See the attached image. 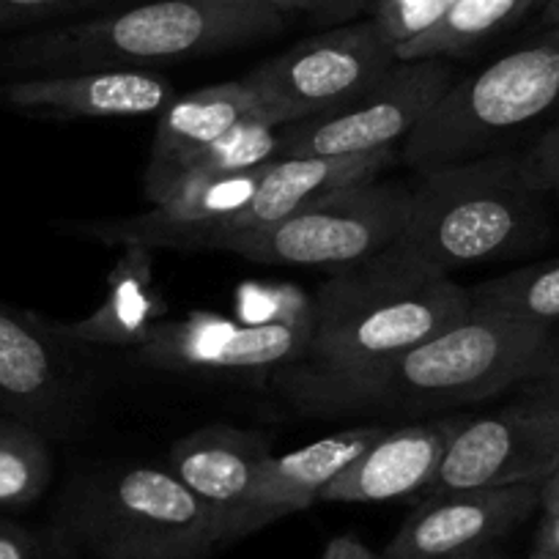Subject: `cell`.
Here are the masks:
<instances>
[{
	"label": "cell",
	"instance_id": "1",
	"mask_svg": "<svg viewBox=\"0 0 559 559\" xmlns=\"http://www.w3.org/2000/svg\"><path fill=\"white\" fill-rule=\"evenodd\" d=\"M551 330L510 316L469 310L419 346L354 370L288 365L274 384L308 417H419L488 401L535 381Z\"/></svg>",
	"mask_w": 559,
	"mask_h": 559
},
{
	"label": "cell",
	"instance_id": "2",
	"mask_svg": "<svg viewBox=\"0 0 559 559\" xmlns=\"http://www.w3.org/2000/svg\"><path fill=\"white\" fill-rule=\"evenodd\" d=\"M286 25L269 0H146L0 45V78L152 69L266 41Z\"/></svg>",
	"mask_w": 559,
	"mask_h": 559
},
{
	"label": "cell",
	"instance_id": "3",
	"mask_svg": "<svg viewBox=\"0 0 559 559\" xmlns=\"http://www.w3.org/2000/svg\"><path fill=\"white\" fill-rule=\"evenodd\" d=\"M543 192L526 181L521 152H493L419 176L403 234L390 247L431 272L524 255L551 239Z\"/></svg>",
	"mask_w": 559,
	"mask_h": 559
},
{
	"label": "cell",
	"instance_id": "4",
	"mask_svg": "<svg viewBox=\"0 0 559 559\" xmlns=\"http://www.w3.org/2000/svg\"><path fill=\"white\" fill-rule=\"evenodd\" d=\"M469 310V292L450 274L386 250L337 269L310 299V343L297 365L365 368L450 330Z\"/></svg>",
	"mask_w": 559,
	"mask_h": 559
},
{
	"label": "cell",
	"instance_id": "5",
	"mask_svg": "<svg viewBox=\"0 0 559 559\" xmlns=\"http://www.w3.org/2000/svg\"><path fill=\"white\" fill-rule=\"evenodd\" d=\"M52 532L83 559H212L223 548L203 504L157 464L80 472L58 502Z\"/></svg>",
	"mask_w": 559,
	"mask_h": 559
},
{
	"label": "cell",
	"instance_id": "6",
	"mask_svg": "<svg viewBox=\"0 0 559 559\" xmlns=\"http://www.w3.org/2000/svg\"><path fill=\"white\" fill-rule=\"evenodd\" d=\"M559 121V28L455 80L403 140V163L419 176L499 152L532 127Z\"/></svg>",
	"mask_w": 559,
	"mask_h": 559
},
{
	"label": "cell",
	"instance_id": "7",
	"mask_svg": "<svg viewBox=\"0 0 559 559\" xmlns=\"http://www.w3.org/2000/svg\"><path fill=\"white\" fill-rule=\"evenodd\" d=\"M412 190L359 181L266 228L230 236L219 250L255 263L346 269L390 250L403 234Z\"/></svg>",
	"mask_w": 559,
	"mask_h": 559
},
{
	"label": "cell",
	"instance_id": "8",
	"mask_svg": "<svg viewBox=\"0 0 559 559\" xmlns=\"http://www.w3.org/2000/svg\"><path fill=\"white\" fill-rule=\"evenodd\" d=\"M397 63V45L373 17L288 47L245 74L288 123L335 110L379 83Z\"/></svg>",
	"mask_w": 559,
	"mask_h": 559
},
{
	"label": "cell",
	"instance_id": "9",
	"mask_svg": "<svg viewBox=\"0 0 559 559\" xmlns=\"http://www.w3.org/2000/svg\"><path fill=\"white\" fill-rule=\"evenodd\" d=\"M453 83V61H397L357 99L286 123L280 157H352L395 148Z\"/></svg>",
	"mask_w": 559,
	"mask_h": 559
},
{
	"label": "cell",
	"instance_id": "10",
	"mask_svg": "<svg viewBox=\"0 0 559 559\" xmlns=\"http://www.w3.org/2000/svg\"><path fill=\"white\" fill-rule=\"evenodd\" d=\"M493 412L466 414L428 493L543 483L559 466V392L540 384Z\"/></svg>",
	"mask_w": 559,
	"mask_h": 559
},
{
	"label": "cell",
	"instance_id": "11",
	"mask_svg": "<svg viewBox=\"0 0 559 559\" xmlns=\"http://www.w3.org/2000/svg\"><path fill=\"white\" fill-rule=\"evenodd\" d=\"M310 343V302L277 319L241 321L217 313L154 321L134 348L140 362L185 376L277 373L302 362Z\"/></svg>",
	"mask_w": 559,
	"mask_h": 559
},
{
	"label": "cell",
	"instance_id": "12",
	"mask_svg": "<svg viewBox=\"0 0 559 559\" xmlns=\"http://www.w3.org/2000/svg\"><path fill=\"white\" fill-rule=\"evenodd\" d=\"M78 348L52 321L0 302V412L47 439L69 437L88 392Z\"/></svg>",
	"mask_w": 559,
	"mask_h": 559
},
{
	"label": "cell",
	"instance_id": "13",
	"mask_svg": "<svg viewBox=\"0 0 559 559\" xmlns=\"http://www.w3.org/2000/svg\"><path fill=\"white\" fill-rule=\"evenodd\" d=\"M543 483L426 493L379 559H423L499 546L540 510Z\"/></svg>",
	"mask_w": 559,
	"mask_h": 559
},
{
	"label": "cell",
	"instance_id": "14",
	"mask_svg": "<svg viewBox=\"0 0 559 559\" xmlns=\"http://www.w3.org/2000/svg\"><path fill=\"white\" fill-rule=\"evenodd\" d=\"M272 439L236 426H206L176 439L168 469L203 504L223 546L247 537V513L263 464L272 459Z\"/></svg>",
	"mask_w": 559,
	"mask_h": 559
},
{
	"label": "cell",
	"instance_id": "15",
	"mask_svg": "<svg viewBox=\"0 0 559 559\" xmlns=\"http://www.w3.org/2000/svg\"><path fill=\"white\" fill-rule=\"evenodd\" d=\"M174 99V83L152 69H94L0 80V110L47 121L154 116Z\"/></svg>",
	"mask_w": 559,
	"mask_h": 559
},
{
	"label": "cell",
	"instance_id": "16",
	"mask_svg": "<svg viewBox=\"0 0 559 559\" xmlns=\"http://www.w3.org/2000/svg\"><path fill=\"white\" fill-rule=\"evenodd\" d=\"M464 423V412H448L408 426H390L321 491L319 502L384 504L428 493Z\"/></svg>",
	"mask_w": 559,
	"mask_h": 559
},
{
	"label": "cell",
	"instance_id": "17",
	"mask_svg": "<svg viewBox=\"0 0 559 559\" xmlns=\"http://www.w3.org/2000/svg\"><path fill=\"white\" fill-rule=\"evenodd\" d=\"M255 116H269L277 123L288 118L269 105L245 78L228 83L209 85L187 96H176L159 112L157 132H154L152 157L146 165V195L159 203L176 187L187 165L214 143L239 127L241 121Z\"/></svg>",
	"mask_w": 559,
	"mask_h": 559
},
{
	"label": "cell",
	"instance_id": "18",
	"mask_svg": "<svg viewBox=\"0 0 559 559\" xmlns=\"http://www.w3.org/2000/svg\"><path fill=\"white\" fill-rule=\"evenodd\" d=\"M392 163H395V148H384V152L373 154H352V157L272 159L263 170L261 185H258L250 203L219 225L212 250H219L230 236L266 228V225L292 217L294 212L330 195V192L359 185V181H376Z\"/></svg>",
	"mask_w": 559,
	"mask_h": 559
},
{
	"label": "cell",
	"instance_id": "19",
	"mask_svg": "<svg viewBox=\"0 0 559 559\" xmlns=\"http://www.w3.org/2000/svg\"><path fill=\"white\" fill-rule=\"evenodd\" d=\"M386 428L390 426H381V423L343 428V431L330 433V437L292 450L286 455H272L263 464L255 491H252L247 535L286 519V515L302 513L310 504L319 502L321 491L352 461H357Z\"/></svg>",
	"mask_w": 559,
	"mask_h": 559
},
{
	"label": "cell",
	"instance_id": "20",
	"mask_svg": "<svg viewBox=\"0 0 559 559\" xmlns=\"http://www.w3.org/2000/svg\"><path fill=\"white\" fill-rule=\"evenodd\" d=\"M163 302L152 286V250L127 247L123 261L107 277V297L96 313L74 324L52 321L58 335L78 346H121L138 348L152 330Z\"/></svg>",
	"mask_w": 559,
	"mask_h": 559
},
{
	"label": "cell",
	"instance_id": "21",
	"mask_svg": "<svg viewBox=\"0 0 559 559\" xmlns=\"http://www.w3.org/2000/svg\"><path fill=\"white\" fill-rule=\"evenodd\" d=\"M546 0H455L439 23L397 47V61H455L515 28Z\"/></svg>",
	"mask_w": 559,
	"mask_h": 559
},
{
	"label": "cell",
	"instance_id": "22",
	"mask_svg": "<svg viewBox=\"0 0 559 559\" xmlns=\"http://www.w3.org/2000/svg\"><path fill=\"white\" fill-rule=\"evenodd\" d=\"M466 292L472 310L524 319L548 330L559 326V258L521 266Z\"/></svg>",
	"mask_w": 559,
	"mask_h": 559
},
{
	"label": "cell",
	"instance_id": "23",
	"mask_svg": "<svg viewBox=\"0 0 559 559\" xmlns=\"http://www.w3.org/2000/svg\"><path fill=\"white\" fill-rule=\"evenodd\" d=\"M52 480V453L45 433L28 423L0 417V510H25L45 497Z\"/></svg>",
	"mask_w": 559,
	"mask_h": 559
},
{
	"label": "cell",
	"instance_id": "24",
	"mask_svg": "<svg viewBox=\"0 0 559 559\" xmlns=\"http://www.w3.org/2000/svg\"><path fill=\"white\" fill-rule=\"evenodd\" d=\"M455 0H373L368 17H373L397 47L444 17Z\"/></svg>",
	"mask_w": 559,
	"mask_h": 559
},
{
	"label": "cell",
	"instance_id": "25",
	"mask_svg": "<svg viewBox=\"0 0 559 559\" xmlns=\"http://www.w3.org/2000/svg\"><path fill=\"white\" fill-rule=\"evenodd\" d=\"M118 0H0V31L23 28V25L45 23L56 17L94 12V9L112 7Z\"/></svg>",
	"mask_w": 559,
	"mask_h": 559
},
{
	"label": "cell",
	"instance_id": "26",
	"mask_svg": "<svg viewBox=\"0 0 559 559\" xmlns=\"http://www.w3.org/2000/svg\"><path fill=\"white\" fill-rule=\"evenodd\" d=\"M69 548L50 530L0 519V559H69Z\"/></svg>",
	"mask_w": 559,
	"mask_h": 559
},
{
	"label": "cell",
	"instance_id": "27",
	"mask_svg": "<svg viewBox=\"0 0 559 559\" xmlns=\"http://www.w3.org/2000/svg\"><path fill=\"white\" fill-rule=\"evenodd\" d=\"M524 176L537 192L559 198V121H554L526 152H521Z\"/></svg>",
	"mask_w": 559,
	"mask_h": 559
},
{
	"label": "cell",
	"instance_id": "28",
	"mask_svg": "<svg viewBox=\"0 0 559 559\" xmlns=\"http://www.w3.org/2000/svg\"><path fill=\"white\" fill-rule=\"evenodd\" d=\"M269 3L283 9L286 14L310 12L319 17H343V14L370 12L373 0H269Z\"/></svg>",
	"mask_w": 559,
	"mask_h": 559
},
{
	"label": "cell",
	"instance_id": "29",
	"mask_svg": "<svg viewBox=\"0 0 559 559\" xmlns=\"http://www.w3.org/2000/svg\"><path fill=\"white\" fill-rule=\"evenodd\" d=\"M532 384H540L546 386V390L559 392V326H554L546 346H543L540 359H537L535 381H532Z\"/></svg>",
	"mask_w": 559,
	"mask_h": 559
},
{
	"label": "cell",
	"instance_id": "30",
	"mask_svg": "<svg viewBox=\"0 0 559 559\" xmlns=\"http://www.w3.org/2000/svg\"><path fill=\"white\" fill-rule=\"evenodd\" d=\"M559 557V513L540 515L535 530L530 559H557Z\"/></svg>",
	"mask_w": 559,
	"mask_h": 559
},
{
	"label": "cell",
	"instance_id": "31",
	"mask_svg": "<svg viewBox=\"0 0 559 559\" xmlns=\"http://www.w3.org/2000/svg\"><path fill=\"white\" fill-rule=\"evenodd\" d=\"M319 559H379V551H373L357 535H335L326 543Z\"/></svg>",
	"mask_w": 559,
	"mask_h": 559
},
{
	"label": "cell",
	"instance_id": "32",
	"mask_svg": "<svg viewBox=\"0 0 559 559\" xmlns=\"http://www.w3.org/2000/svg\"><path fill=\"white\" fill-rule=\"evenodd\" d=\"M540 513L543 515H554L559 513V466L554 469L551 477L543 480L540 488Z\"/></svg>",
	"mask_w": 559,
	"mask_h": 559
},
{
	"label": "cell",
	"instance_id": "33",
	"mask_svg": "<svg viewBox=\"0 0 559 559\" xmlns=\"http://www.w3.org/2000/svg\"><path fill=\"white\" fill-rule=\"evenodd\" d=\"M423 559H510V557L499 546H486V548H475V551L444 554V557H423Z\"/></svg>",
	"mask_w": 559,
	"mask_h": 559
},
{
	"label": "cell",
	"instance_id": "34",
	"mask_svg": "<svg viewBox=\"0 0 559 559\" xmlns=\"http://www.w3.org/2000/svg\"><path fill=\"white\" fill-rule=\"evenodd\" d=\"M543 28H559V0H546L540 7Z\"/></svg>",
	"mask_w": 559,
	"mask_h": 559
},
{
	"label": "cell",
	"instance_id": "35",
	"mask_svg": "<svg viewBox=\"0 0 559 559\" xmlns=\"http://www.w3.org/2000/svg\"><path fill=\"white\" fill-rule=\"evenodd\" d=\"M557 559H559V557H557Z\"/></svg>",
	"mask_w": 559,
	"mask_h": 559
}]
</instances>
